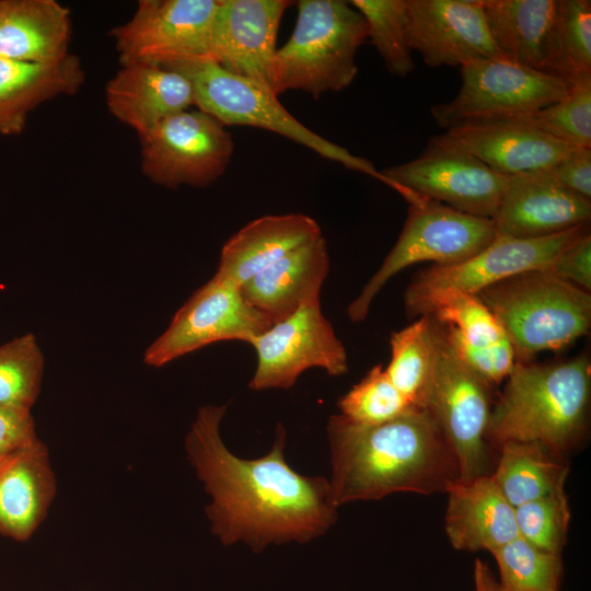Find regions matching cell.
I'll return each instance as SVG.
<instances>
[{
    "label": "cell",
    "mask_w": 591,
    "mask_h": 591,
    "mask_svg": "<svg viewBox=\"0 0 591 591\" xmlns=\"http://www.w3.org/2000/svg\"><path fill=\"white\" fill-rule=\"evenodd\" d=\"M108 111L143 137L169 117L194 105L190 82L161 65H121L105 90Z\"/></svg>",
    "instance_id": "d6986e66"
},
{
    "label": "cell",
    "mask_w": 591,
    "mask_h": 591,
    "mask_svg": "<svg viewBox=\"0 0 591 591\" xmlns=\"http://www.w3.org/2000/svg\"><path fill=\"white\" fill-rule=\"evenodd\" d=\"M556 277L590 292L591 234L588 232L566 248L547 268Z\"/></svg>",
    "instance_id": "ab89813d"
},
{
    "label": "cell",
    "mask_w": 591,
    "mask_h": 591,
    "mask_svg": "<svg viewBox=\"0 0 591 591\" xmlns=\"http://www.w3.org/2000/svg\"><path fill=\"white\" fill-rule=\"evenodd\" d=\"M518 534L538 549L560 554L570 509L564 488L514 508Z\"/></svg>",
    "instance_id": "d590c367"
},
{
    "label": "cell",
    "mask_w": 591,
    "mask_h": 591,
    "mask_svg": "<svg viewBox=\"0 0 591 591\" xmlns=\"http://www.w3.org/2000/svg\"><path fill=\"white\" fill-rule=\"evenodd\" d=\"M225 126L199 109L177 113L143 137L141 171L169 188L207 187L228 169L234 141Z\"/></svg>",
    "instance_id": "4fadbf2b"
},
{
    "label": "cell",
    "mask_w": 591,
    "mask_h": 591,
    "mask_svg": "<svg viewBox=\"0 0 591 591\" xmlns=\"http://www.w3.org/2000/svg\"><path fill=\"white\" fill-rule=\"evenodd\" d=\"M164 67L182 73L192 84L194 105L224 126H251L279 134L325 159L382 182L380 171L369 160L310 130L280 104L277 95L257 83L232 74L210 60Z\"/></svg>",
    "instance_id": "8992f818"
},
{
    "label": "cell",
    "mask_w": 591,
    "mask_h": 591,
    "mask_svg": "<svg viewBox=\"0 0 591 591\" xmlns=\"http://www.w3.org/2000/svg\"><path fill=\"white\" fill-rule=\"evenodd\" d=\"M326 431L336 508L399 491L445 493L460 478L455 453L426 409L413 407L376 425L332 415Z\"/></svg>",
    "instance_id": "7a4b0ae2"
},
{
    "label": "cell",
    "mask_w": 591,
    "mask_h": 591,
    "mask_svg": "<svg viewBox=\"0 0 591 591\" xmlns=\"http://www.w3.org/2000/svg\"><path fill=\"white\" fill-rule=\"evenodd\" d=\"M406 201L407 218L396 243L347 308L354 323L367 317L374 298L401 270L422 262L440 266L461 263L485 248L497 234L493 219L457 211L417 193Z\"/></svg>",
    "instance_id": "52a82bcc"
},
{
    "label": "cell",
    "mask_w": 591,
    "mask_h": 591,
    "mask_svg": "<svg viewBox=\"0 0 591 591\" xmlns=\"http://www.w3.org/2000/svg\"><path fill=\"white\" fill-rule=\"evenodd\" d=\"M436 325L434 366L424 409L455 453L460 479L490 474V384L456 357L440 323Z\"/></svg>",
    "instance_id": "30bf717a"
},
{
    "label": "cell",
    "mask_w": 591,
    "mask_h": 591,
    "mask_svg": "<svg viewBox=\"0 0 591 591\" xmlns=\"http://www.w3.org/2000/svg\"><path fill=\"white\" fill-rule=\"evenodd\" d=\"M590 391L586 355L555 363L517 361L491 408L490 442H536L560 456L584 430Z\"/></svg>",
    "instance_id": "3957f363"
},
{
    "label": "cell",
    "mask_w": 591,
    "mask_h": 591,
    "mask_svg": "<svg viewBox=\"0 0 591 591\" xmlns=\"http://www.w3.org/2000/svg\"><path fill=\"white\" fill-rule=\"evenodd\" d=\"M321 236V227L310 216H263L224 243L215 276L241 287L293 250Z\"/></svg>",
    "instance_id": "603a6c76"
},
{
    "label": "cell",
    "mask_w": 591,
    "mask_h": 591,
    "mask_svg": "<svg viewBox=\"0 0 591 591\" xmlns=\"http://www.w3.org/2000/svg\"><path fill=\"white\" fill-rule=\"evenodd\" d=\"M544 172L561 188L591 200V149L572 148Z\"/></svg>",
    "instance_id": "f35d334b"
},
{
    "label": "cell",
    "mask_w": 591,
    "mask_h": 591,
    "mask_svg": "<svg viewBox=\"0 0 591 591\" xmlns=\"http://www.w3.org/2000/svg\"><path fill=\"white\" fill-rule=\"evenodd\" d=\"M57 491L47 447L35 442L0 459V535L27 541Z\"/></svg>",
    "instance_id": "44dd1931"
},
{
    "label": "cell",
    "mask_w": 591,
    "mask_h": 591,
    "mask_svg": "<svg viewBox=\"0 0 591 591\" xmlns=\"http://www.w3.org/2000/svg\"><path fill=\"white\" fill-rule=\"evenodd\" d=\"M503 590V589H502Z\"/></svg>",
    "instance_id": "ee69618b"
},
{
    "label": "cell",
    "mask_w": 591,
    "mask_h": 591,
    "mask_svg": "<svg viewBox=\"0 0 591 591\" xmlns=\"http://www.w3.org/2000/svg\"><path fill=\"white\" fill-rule=\"evenodd\" d=\"M83 81L81 62L71 54L53 63L0 57V135H20L33 109L59 95L74 94Z\"/></svg>",
    "instance_id": "484cf974"
},
{
    "label": "cell",
    "mask_w": 591,
    "mask_h": 591,
    "mask_svg": "<svg viewBox=\"0 0 591 591\" xmlns=\"http://www.w3.org/2000/svg\"><path fill=\"white\" fill-rule=\"evenodd\" d=\"M44 366L32 333L0 345V405L31 409L40 392Z\"/></svg>",
    "instance_id": "d6a6232c"
},
{
    "label": "cell",
    "mask_w": 591,
    "mask_h": 591,
    "mask_svg": "<svg viewBox=\"0 0 591 591\" xmlns=\"http://www.w3.org/2000/svg\"><path fill=\"white\" fill-rule=\"evenodd\" d=\"M69 10L55 0H0V57L32 63L66 58Z\"/></svg>",
    "instance_id": "d4e9b609"
},
{
    "label": "cell",
    "mask_w": 591,
    "mask_h": 591,
    "mask_svg": "<svg viewBox=\"0 0 591 591\" xmlns=\"http://www.w3.org/2000/svg\"><path fill=\"white\" fill-rule=\"evenodd\" d=\"M408 40L430 68L501 58L480 0H406Z\"/></svg>",
    "instance_id": "2e32d148"
},
{
    "label": "cell",
    "mask_w": 591,
    "mask_h": 591,
    "mask_svg": "<svg viewBox=\"0 0 591 591\" xmlns=\"http://www.w3.org/2000/svg\"><path fill=\"white\" fill-rule=\"evenodd\" d=\"M287 0H222L215 62L232 74L271 90L276 40Z\"/></svg>",
    "instance_id": "e0dca14e"
},
{
    "label": "cell",
    "mask_w": 591,
    "mask_h": 591,
    "mask_svg": "<svg viewBox=\"0 0 591 591\" xmlns=\"http://www.w3.org/2000/svg\"><path fill=\"white\" fill-rule=\"evenodd\" d=\"M227 408L201 406L185 439L187 457L211 496L206 513L212 533L223 545L243 542L254 552L273 543H308L326 533L337 520L328 480L304 476L287 463L281 424L264 456L233 454L220 434Z\"/></svg>",
    "instance_id": "6da1fadb"
},
{
    "label": "cell",
    "mask_w": 591,
    "mask_h": 591,
    "mask_svg": "<svg viewBox=\"0 0 591 591\" xmlns=\"http://www.w3.org/2000/svg\"><path fill=\"white\" fill-rule=\"evenodd\" d=\"M438 137L505 176L545 171L573 148L526 121L462 126Z\"/></svg>",
    "instance_id": "ffe728a7"
},
{
    "label": "cell",
    "mask_w": 591,
    "mask_h": 591,
    "mask_svg": "<svg viewBox=\"0 0 591 591\" xmlns=\"http://www.w3.org/2000/svg\"><path fill=\"white\" fill-rule=\"evenodd\" d=\"M38 439L31 409L0 405V457Z\"/></svg>",
    "instance_id": "60d3db41"
},
{
    "label": "cell",
    "mask_w": 591,
    "mask_h": 591,
    "mask_svg": "<svg viewBox=\"0 0 591 591\" xmlns=\"http://www.w3.org/2000/svg\"><path fill=\"white\" fill-rule=\"evenodd\" d=\"M590 232L589 223L534 239L496 234L485 248L453 265H432L414 278L404 293L409 316L427 315L430 306L450 292L476 296L512 276L549 268L557 257Z\"/></svg>",
    "instance_id": "9c48e42d"
},
{
    "label": "cell",
    "mask_w": 591,
    "mask_h": 591,
    "mask_svg": "<svg viewBox=\"0 0 591 591\" xmlns=\"http://www.w3.org/2000/svg\"><path fill=\"white\" fill-rule=\"evenodd\" d=\"M271 325L244 298L239 286L213 275L188 298L166 329L149 345L143 361L160 368L217 341L250 344Z\"/></svg>",
    "instance_id": "9a60e30c"
},
{
    "label": "cell",
    "mask_w": 591,
    "mask_h": 591,
    "mask_svg": "<svg viewBox=\"0 0 591 591\" xmlns=\"http://www.w3.org/2000/svg\"><path fill=\"white\" fill-rule=\"evenodd\" d=\"M503 591H557L563 564L560 554L536 548L518 536L494 549Z\"/></svg>",
    "instance_id": "1f68e13d"
},
{
    "label": "cell",
    "mask_w": 591,
    "mask_h": 591,
    "mask_svg": "<svg viewBox=\"0 0 591 591\" xmlns=\"http://www.w3.org/2000/svg\"><path fill=\"white\" fill-rule=\"evenodd\" d=\"M475 591H503L487 564L477 559L474 566Z\"/></svg>",
    "instance_id": "b9f144b4"
},
{
    "label": "cell",
    "mask_w": 591,
    "mask_h": 591,
    "mask_svg": "<svg viewBox=\"0 0 591 591\" xmlns=\"http://www.w3.org/2000/svg\"><path fill=\"white\" fill-rule=\"evenodd\" d=\"M436 321L419 316L390 337L391 359L384 369L396 390L417 408L425 406L436 357Z\"/></svg>",
    "instance_id": "f1b7e54d"
},
{
    "label": "cell",
    "mask_w": 591,
    "mask_h": 591,
    "mask_svg": "<svg viewBox=\"0 0 591 591\" xmlns=\"http://www.w3.org/2000/svg\"><path fill=\"white\" fill-rule=\"evenodd\" d=\"M591 200L555 184L544 171L508 176L493 219L498 235L534 239L590 222Z\"/></svg>",
    "instance_id": "ac0fdd59"
},
{
    "label": "cell",
    "mask_w": 591,
    "mask_h": 591,
    "mask_svg": "<svg viewBox=\"0 0 591 591\" xmlns=\"http://www.w3.org/2000/svg\"><path fill=\"white\" fill-rule=\"evenodd\" d=\"M543 72L568 80L591 74L590 0H556Z\"/></svg>",
    "instance_id": "f546056e"
},
{
    "label": "cell",
    "mask_w": 591,
    "mask_h": 591,
    "mask_svg": "<svg viewBox=\"0 0 591 591\" xmlns=\"http://www.w3.org/2000/svg\"><path fill=\"white\" fill-rule=\"evenodd\" d=\"M445 493L444 528L454 548L491 553L519 536L514 508L490 474L459 478Z\"/></svg>",
    "instance_id": "7402d4cb"
},
{
    "label": "cell",
    "mask_w": 591,
    "mask_h": 591,
    "mask_svg": "<svg viewBox=\"0 0 591 591\" xmlns=\"http://www.w3.org/2000/svg\"><path fill=\"white\" fill-rule=\"evenodd\" d=\"M476 296L499 322L519 362L561 350L591 326L590 292L547 269L512 276Z\"/></svg>",
    "instance_id": "5b68a950"
},
{
    "label": "cell",
    "mask_w": 591,
    "mask_h": 591,
    "mask_svg": "<svg viewBox=\"0 0 591 591\" xmlns=\"http://www.w3.org/2000/svg\"><path fill=\"white\" fill-rule=\"evenodd\" d=\"M440 325L452 350L466 367L490 385L507 379L517 362L508 338L490 346L479 347L467 343L451 326L441 323Z\"/></svg>",
    "instance_id": "74e56055"
},
{
    "label": "cell",
    "mask_w": 591,
    "mask_h": 591,
    "mask_svg": "<svg viewBox=\"0 0 591 591\" xmlns=\"http://www.w3.org/2000/svg\"><path fill=\"white\" fill-rule=\"evenodd\" d=\"M460 72L457 94L430 108L432 118L444 130L522 121L561 99L571 81L502 58L471 60L460 67Z\"/></svg>",
    "instance_id": "ba28073f"
},
{
    "label": "cell",
    "mask_w": 591,
    "mask_h": 591,
    "mask_svg": "<svg viewBox=\"0 0 591 591\" xmlns=\"http://www.w3.org/2000/svg\"><path fill=\"white\" fill-rule=\"evenodd\" d=\"M250 345L257 356L250 389L289 390L308 369L320 368L328 375L348 372V355L320 298L302 304L288 317L254 337Z\"/></svg>",
    "instance_id": "5bb4252c"
},
{
    "label": "cell",
    "mask_w": 591,
    "mask_h": 591,
    "mask_svg": "<svg viewBox=\"0 0 591 591\" xmlns=\"http://www.w3.org/2000/svg\"><path fill=\"white\" fill-rule=\"evenodd\" d=\"M288 42L277 49L271 90H299L317 99L348 88L358 73L355 61L368 40V24L349 1L300 0Z\"/></svg>",
    "instance_id": "277c9868"
},
{
    "label": "cell",
    "mask_w": 591,
    "mask_h": 591,
    "mask_svg": "<svg viewBox=\"0 0 591 591\" xmlns=\"http://www.w3.org/2000/svg\"><path fill=\"white\" fill-rule=\"evenodd\" d=\"M337 405L340 415L361 425L385 422L414 407L392 384L382 364L372 367Z\"/></svg>",
    "instance_id": "e575fe53"
},
{
    "label": "cell",
    "mask_w": 591,
    "mask_h": 591,
    "mask_svg": "<svg viewBox=\"0 0 591 591\" xmlns=\"http://www.w3.org/2000/svg\"><path fill=\"white\" fill-rule=\"evenodd\" d=\"M502 59L543 71L556 0H480Z\"/></svg>",
    "instance_id": "4316f807"
},
{
    "label": "cell",
    "mask_w": 591,
    "mask_h": 591,
    "mask_svg": "<svg viewBox=\"0 0 591 591\" xmlns=\"http://www.w3.org/2000/svg\"><path fill=\"white\" fill-rule=\"evenodd\" d=\"M380 173L382 182L403 197L412 190L457 211L489 219L495 218L508 183V176L438 136L429 139L416 159Z\"/></svg>",
    "instance_id": "7c38bea8"
},
{
    "label": "cell",
    "mask_w": 591,
    "mask_h": 591,
    "mask_svg": "<svg viewBox=\"0 0 591 591\" xmlns=\"http://www.w3.org/2000/svg\"><path fill=\"white\" fill-rule=\"evenodd\" d=\"M522 121L569 147L591 149V74L571 80L561 99Z\"/></svg>",
    "instance_id": "836d02e7"
},
{
    "label": "cell",
    "mask_w": 591,
    "mask_h": 591,
    "mask_svg": "<svg viewBox=\"0 0 591 591\" xmlns=\"http://www.w3.org/2000/svg\"><path fill=\"white\" fill-rule=\"evenodd\" d=\"M329 266L326 241L321 236L293 250L240 288L244 298L275 324L320 298Z\"/></svg>",
    "instance_id": "cb8c5ba5"
},
{
    "label": "cell",
    "mask_w": 591,
    "mask_h": 591,
    "mask_svg": "<svg viewBox=\"0 0 591 591\" xmlns=\"http://www.w3.org/2000/svg\"><path fill=\"white\" fill-rule=\"evenodd\" d=\"M222 0H140L132 16L112 31L120 65L215 61Z\"/></svg>",
    "instance_id": "8fae6325"
},
{
    "label": "cell",
    "mask_w": 591,
    "mask_h": 591,
    "mask_svg": "<svg viewBox=\"0 0 591 591\" xmlns=\"http://www.w3.org/2000/svg\"><path fill=\"white\" fill-rule=\"evenodd\" d=\"M498 448L490 476L513 508L564 488L569 468L542 444L507 441Z\"/></svg>",
    "instance_id": "83f0119b"
},
{
    "label": "cell",
    "mask_w": 591,
    "mask_h": 591,
    "mask_svg": "<svg viewBox=\"0 0 591 591\" xmlns=\"http://www.w3.org/2000/svg\"><path fill=\"white\" fill-rule=\"evenodd\" d=\"M368 24V39L374 45L385 69L395 77L415 70L408 40L406 0H352Z\"/></svg>",
    "instance_id": "4dcf8cb0"
},
{
    "label": "cell",
    "mask_w": 591,
    "mask_h": 591,
    "mask_svg": "<svg viewBox=\"0 0 591 591\" xmlns=\"http://www.w3.org/2000/svg\"><path fill=\"white\" fill-rule=\"evenodd\" d=\"M427 315L451 326L474 346H490L507 338L494 314L474 294L450 292L433 302Z\"/></svg>",
    "instance_id": "8d00e7d4"
},
{
    "label": "cell",
    "mask_w": 591,
    "mask_h": 591,
    "mask_svg": "<svg viewBox=\"0 0 591 591\" xmlns=\"http://www.w3.org/2000/svg\"><path fill=\"white\" fill-rule=\"evenodd\" d=\"M1 459V457H0Z\"/></svg>",
    "instance_id": "7bdbcfd3"
}]
</instances>
